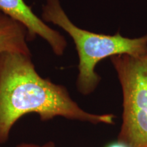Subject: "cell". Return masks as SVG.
<instances>
[{"mask_svg": "<svg viewBox=\"0 0 147 147\" xmlns=\"http://www.w3.org/2000/svg\"><path fill=\"white\" fill-rule=\"evenodd\" d=\"M42 17L44 22L52 23L63 29L73 40L79 58L76 88L83 95L91 94L100 84L101 77L95 67L101 61L116 55L140 57L147 54V34L131 38L119 32L106 35L81 29L69 19L60 0H46Z\"/></svg>", "mask_w": 147, "mask_h": 147, "instance_id": "7a4b0ae2", "label": "cell"}, {"mask_svg": "<svg viewBox=\"0 0 147 147\" xmlns=\"http://www.w3.org/2000/svg\"><path fill=\"white\" fill-rule=\"evenodd\" d=\"M35 113L42 121L61 117L93 125H114L113 114L85 111L74 102L65 87L44 78L31 57L0 55V144L8 140L12 127L23 116Z\"/></svg>", "mask_w": 147, "mask_h": 147, "instance_id": "6da1fadb", "label": "cell"}, {"mask_svg": "<svg viewBox=\"0 0 147 147\" xmlns=\"http://www.w3.org/2000/svg\"><path fill=\"white\" fill-rule=\"evenodd\" d=\"M0 11L25 25L28 32L27 41L40 36L49 44L55 55L63 54L67 45L65 38L38 18L24 0H0Z\"/></svg>", "mask_w": 147, "mask_h": 147, "instance_id": "277c9868", "label": "cell"}, {"mask_svg": "<svg viewBox=\"0 0 147 147\" xmlns=\"http://www.w3.org/2000/svg\"><path fill=\"white\" fill-rule=\"evenodd\" d=\"M123 95L122 123L117 142L126 147H147V54L110 58Z\"/></svg>", "mask_w": 147, "mask_h": 147, "instance_id": "3957f363", "label": "cell"}, {"mask_svg": "<svg viewBox=\"0 0 147 147\" xmlns=\"http://www.w3.org/2000/svg\"><path fill=\"white\" fill-rule=\"evenodd\" d=\"M25 25L0 11V55L15 53L32 57Z\"/></svg>", "mask_w": 147, "mask_h": 147, "instance_id": "5b68a950", "label": "cell"}, {"mask_svg": "<svg viewBox=\"0 0 147 147\" xmlns=\"http://www.w3.org/2000/svg\"><path fill=\"white\" fill-rule=\"evenodd\" d=\"M16 147H55V144L53 141H49L47 143H45L43 145H38V144H26V143H24V144H21L18 145Z\"/></svg>", "mask_w": 147, "mask_h": 147, "instance_id": "8992f818", "label": "cell"}]
</instances>
